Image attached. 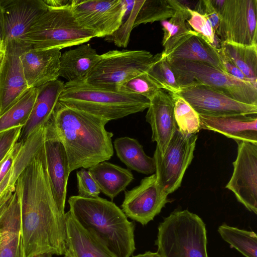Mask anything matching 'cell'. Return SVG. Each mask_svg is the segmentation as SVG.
<instances>
[{"label":"cell","instance_id":"obj_1","mask_svg":"<svg viewBox=\"0 0 257 257\" xmlns=\"http://www.w3.org/2000/svg\"><path fill=\"white\" fill-rule=\"evenodd\" d=\"M40 151L15 185L21 209L22 257L66 252L65 217L58 210Z\"/></svg>","mask_w":257,"mask_h":257},{"label":"cell","instance_id":"obj_2","mask_svg":"<svg viewBox=\"0 0 257 257\" xmlns=\"http://www.w3.org/2000/svg\"><path fill=\"white\" fill-rule=\"evenodd\" d=\"M50 123L62 142L70 173L109 160L113 155V134L105 128L109 121L58 102Z\"/></svg>","mask_w":257,"mask_h":257},{"label":"cell","instance_id":"obj_3","mask_svg":"<svg viewBox=\"0 0 257 257\" xmlns=\"http://www.w3.org/2000/svg\"><path fill=\"white\" fill-rule=\"evenodd\" d=\"M69 211L85 230L94 234L116 257H130L136 247L135 225L112 201L99 196H72Z\"/></svg>","mask_w":257,"mask_h":257},{"label":"cell","instance_id":"obj_4","mask_svg":"<svg viewBox=\"0 0 257 257\" xmlns=\"http://www.w3.org/2000/svg\"><path fill=\"white\" fill-rule=\"evenodd\" d=\"M58 102L108 121L142 112L150 105L142 95L97 87L85 81L64 83Z\"/></svg>","mask_w":257,"mask_h":257},{"label":"cell","instance_id":"obj_5","mask_svg":"<svg viewBox=\"0 0 257 257\" xmlns=\"http://www.w3.org/2000/svg\"><path fill=\"white\" fill-rule=\"evenodd\" d=\"M69 5L48 7L25 35L23 42L28 48L61 49L85 43L95 34L82 27Z\"/></svg>","mask_w":257,"mask_h":257},{"label":"cell","instance_id":"obj_6","mask_svg":"<svg viewBox=\"0 0 257 257\" xmlns=\"http://www.w3.org/2000/svg\"><path fill=\"white\" fill-rule=\"evenodd\" d=\"M155 243L161 257H208L205 225L187 210L175 211L164 219Z\"/></svg>","mask_w":257,"mask_h":257},{"label":"cell","instance_id":"obj_7","mask_svg":"<svg viewBox=\"0 0 257 257\" xmlns=\"http://www.w3.org/2000/svg\"><path fill=\"white\" fill-rule=\"evenodd\" d=\"M170 64L181 89L194 84L205 85L240 102L257 106V86L250 82L202 62L177 61Z\"/></svg>","mask_w":257,"mask_h":257},{"label":"cell","instance_id":"obj_8","mask_svg":"<svg viewBox=\"0 0 257 257\" xmlns=\"http://www.w3.org/2000/svg\"><path fill=\"white\" fill-rule=\"evenodd\" d=\"M154 55L146 50H111L101 55L85 81L99 88L118 91L121 84L147 72Z\"/></svg>","mask_w":257,"mask_h":257},{"label":"cell","instance_id":"obj_9","mask_svg":"<svg viewBox=\"0 0 257 257\" xmlns=\"http://www.w3.org/2000/svg\"><path fill=\"white\" fill-rule=\"evenodd\" d=\"M196 134H184L177 126L163 156L156 147L155 162L157 183L168 195L181 185L186 170L194 157Z\"/></svg>","mask_w":257,"mask_h":257},{"label":"cell","instance_id":"obj_10","mask_svg":"<svg viewBox=\"0 0 257 257\" xmlns=\"http://www.w3.org/2000/svg\"><path fill=\"white\" fill-rule=\"evenodd\" d=\"M219 17L221 43L257 45V0H225Z\"/></svg>","mask_w":257,"mask_h":257},{"label":"cell","instance_id":"obj_11","mask_svg":"<svg viewBox=\"0 0 257 257\" xmlns=\"http://www.w3.org/2000/svg\"><path fill=\"white\" fill-rule=\"evenodd\" d=\"M74 16L96 37H107L121 26L126 9L124 0H73Z\"/></svg>","mask_w":257,"mask_h":257},{"label":"cell","instance_id":"obj_12","mask_svg":"<svg viewBox=\"0 0 257 257\" xmlns=\"http://www.w3.org/2000/svg\"><path fill=\"white\" fill-rule=\"evenodd\" d=\"M237 155L225 188L249 211L257 213V144L236 141Z\"/></svg>","mask_w":257,"mask_h":257},{"label":"cell","instance_id":"obj_13","mask_svg":"<svg viewBox=\"0 0 257 257\" xmlns=\"http://www.w3.org/2000/svg\"><path fill=\"white\" fill-rule=\"evenodd\" d=\"M199 115L221 116L241 114H257V106L243 103L209 86L194 84L183 88L177 94Z\"/></svg>","mask_w":257,"mask_h":257},{"label":"cell","instance_id":"obj_14","mask_svg":"<svg viewBox=\"0 0 257 257\" xmlns=\"http://www.w3.org/2000/svg\"><path fill=\"white\" fill-rule=\"evenodd\" d=\"M159 187L156 175L144 178L139 185L124 191L122 211L127 217L146 225L153 220L170 201Z\"/></svg>","mask_w":257,"mask_h":257},{"label":"cell","instance_id":"obj_15","mask_svg":"<svg viewBox=\"0 0 257 257\" xmlns=\"http://www.w3.org/2000/svg\"><path fill=\"white\" fill-rule=\"evenodd\" d=\"M45 163L54 198L58 210L64 216L68 180L70 173L67 155L62 142L57 137L50 122L40 151Z\"/></svg>","mask_w":257,"mask_h":257},{"label":"cell","instance_id":"obj_16","mask_svg":"<svg viewBox=\"0 0 257 257\" xmlns=\"http://www.w3.org/2000/svg\"><path fill=\"white\" fill-rule=\"evenodd\" d=\"M48 8L44 0L0 1L5 45L15 42L25 46V35Z\"/></svg>","mask_w":257,"mask_h":257},{"label":"cell","instance_id":"obj_17","mask_svg":"<svg viewBox=\"0 0 257 257\" xmlns=\"http://www.w3.org/2000/svg\"><path fill=\"white\" fill-rule=\"evenodd\" d=\"M5 45L4 54L0 62V116L29 88L20 58L22 52L28 48L15 42Z\"/></svg>","mask_w":257,"mask_h":257},{"label":"cell","instance_id":"obj_18","mask_svg":"<svg viewBox=\"0 0 257 257\" xmlns=\"http://www.w3.org/2000/svg\"><path fill=\"white\" fill-rule=\"evenodd\" d=\"M146 120L152 128V141L163 156L177 127L172 93L160 89L150 100Z\"/></svg>","mask_w":257,"mask_h":257},{"label":"cell","instance_id":"obj_19","mask_svg":"<svg viewBox=\"0 0 257 257\" xmlns=\"http://www.w3.org/2000/svg\"><path fill=\"white\" fill-rule=\"evenodd\" d=\"M60 49L28 48L20 56L29 88H38L59 77Z\"/></svg>","mask_w":257,"mask_h":257},{"label":"cell","instance_id":"obj_20","mask_svg":"<svg viewBox=\"0 0 257 257\" xmlns=\"http://www.w3.org/2000/svg\"><path fill=\"white\" fill-rule=\"evenodd\" d=\"M199 115L201 129L219 133L235 141L257 144V114L221 116Z\"/></svg>","mask_w":257,"mask_h":257},{"label":"cell","instance_id":"obj_21","mask_svg":"<svg viewBox=\"0 0 257 257\" xmlns=\"http://www.w3.org/2000/svg\"><path fill=\"white\" fill-rule=\"evenodd\" d=\"M64 86L63 82L57 79L37 88L33 108L27 123L22 128L17 142H24L33 133L49 122Z\"/></svg>","mask_w":257,"mask_h":257},{"label":"cell","instance_id":"obj_22","mask_svg":"<svg viewBox=\"0 0 257 257\" xmlns=\"http://www.w3.org/2000/svg\"><path fill=\"white\" fill-rule=\"evenodd\" d=\"M64 217L66 253L71 257H116L94 234L84 229L69 211Z\"/></svg>","mask_w":257,"mask_h":257},{"label":"cell","instance_id":"obj_23","mask_svg":"<svg viewBox=\"0 0 257 257\" xmlns=\"http://www.w3.org/2000/svg\"><path fill=\"white\" fill-rule=\"evenodd\" d=\"M21 209L18 194L0 218V257H22Z\"/></svg>","mask_w":257,"mask_h":257},{"label":"cell","instance_id":"obj_24","mask_svg":"<svg viewBox=\"0 0 257 257\" xmlns=\"http://www.w3.org/2000/svg\"><path fill=\"white\" fill-rule=\"evenodd\" d=\"M100 58L89 44L65 51L60 58L59 75L67 82L85 81Z\"/></svg>","mask_w":257,"mask_h":257},{"label":"cell","instance_id":"obj_25","mask_svg":"<svg viewBox=\"0 0 257 257\" xmlns=\"http://www.w3.org/2000/svg\"><path fill=\"white\" fill-rule=\"evenodd\" d=\"M90 175L100 190L113 199L133 181L134 177L128 169L107 161L100 162L89 168Z\"/></svg>","mask_w":257,"mask_h":257},{"label":"cell","instance_id":"obj_26","mask_svg":"<svg viewBox=\"0 0 257 257\" xmlns=\"http://www.w3.org/2000/svg\"><path fill=\"white\" fill-rule=\"evenodd\" d=\"M166 57L169 63L177 61L202 62L224 72L217 48L207 43L197 34L188 38Z\"/></svg>","mask_w":257,"mask_h":257},{"label":"cell","instance_id":"obj_27","mask_svg":"<svg viewBox=\"0 0 257 257\" xmlns=\"http://www.w3.org/2000/svg\"><path fill=\"white\" fill-rule=\"evenodd\" d=\"M180 3L178 0H135L128 18L133 29L142 24L162 22L174 15Z\"/></svg>","mask_w":257,"mask_h":257},{"label":"cell","instance_id":"obj_28","mask_svg":"<svg viewBox=\"0 0 257 257\" xmlns=\"http://www.w3.org/2000/svg\"><path fill=\"white\" fill-rule=\"evenodd\" d=\"M117 156L128 170L146 174L156 171L153 158L147 155L143 146L135 139L128 137L118 138L113 142Z\"/></svg>","mask_w":257,"mask_h":257},{"label":"cell","instance_id":"obj_29","mask_svg":"<svg viewBox=\"0 0 257 257\" xmlns=\"http://www.w3.org/2000/svg\"><path fill=\"white\" fill-rule=\"evenodd\" d=\"M188 7L181 2L174 15L169 21H162L163 37L162 54L167 56L188 38L197 33L188 24Z\"/></svg>","mask_w":257,"mask_h":257},{"label":"cell","instance_id":"obj_30","mask_svg":"<svg viewBox=\"0 0 257 257\" xmlns=\"http://www.w3.org/2000/svg\"><path fill=\"white\" fill-rule=\"evenodd\" d=\"M47 124L34 133L23 143L11 169L10 181L6 189L15 191L16 182L21 173L41 149L46 138Z\"/></svg>","mask_w":257,"mask_h":257},{"label":"cell","instance_id":"obj_31","mask_svg":"<svg viewBox=\"0 0 257 257\" xmlns=\"http://www.w3.org/2000/svg\"><path fill=\"white\" fill-rule=\"evenodd\" d=\"M220 47L230 61L257 86V45L222 43Z\"/></svg>","mask_w":257,"mask_h":257},{"label":"cell","instance_id":"obj_32","mask_svg":"<svg viewBox=\"0 0 257 257\" xmlns=\"http://www.w3.org/2000/svg\"><path fill=\"white\" fill-rule=\"evenodd\" d=\"M37 93V88H29L14 105L0 116V133L26 124Z\"/></svg>","mask_w":257,"mask_h":257},{"label":"cell","instance_id":"obj_33","mask_svg":"<svg viewBox=\"0 0 257 257\" xmlns=\"http://www.w3.org/2000/svg\"><path fill=\"white\" fill-rule=\"evenodd\" d=\"M218 232L223 240L245 257H257V235L253 231L223 224Z\"/></svg>","mask_w":257,"mask_h":257},{"label":"cell","instance_id":"obj_34","mask_svg":"<svg viewBox=\"0 0 257 257\" xmlns=\"http://www.w3.org/2000/svg\"><path fill=\"white\" fill-rule=\"evenodd\" d=\"M147 72L161 89L173 94L181 90L170 63L162 53L154 55V61Z\"/></svg>","mask_w":257,"mask_h":257},{"label":"cell","instance_id":"obj_35","mask_svg":"<svg viewBox=\"0 0 257 257\" xmlns=\"http://www.w3.org/2000/svg\"><path fill=\"white\" fill-rule=\"evenodd\" d=\"M174 112L176 125L184 134H196L200 130L199 114L180 96L172 93Z\"/></svg>","mask_w":257,"mask_h":257},{"label":"cell","instance_id":"obj_36","mask_svg":"<svg viewBox=\"0 0 257 257\" xmlns=\"http://www.w3.org/2000/svg\"><path fill=\"white\" fill-rule=\"evenodd\" d=\"M161 89L147 72L141 73L120 85L118 91L142 95L150 100Z\"/></svg>","mask_w":257,"mask_h":257},{"label":"cell","instance_id":"obj_37","mask_svg":"<svg viewBox=\"0 0 257 257\" xmlns=\"http://www.w3.org/2000/svg\"><path fill=\"white\" fill-rule=\"evenodd\" d=\"M189 17L186 21L193 30L205 41L216 47V35L210 22L201 14L188 7Z\"/></svg>","mask_w":257,"mask_h":257},{"label":"cell","instance_id":"obj_38","mask_svg":"<svg viewBox=\"0 0 257 257\" xmlns=\"http://www.w3.org/2000/svg\"><path fill=\"white\" fill-rule=\"evenodd\" d=\"M78 196L94 198L99 196L100 190L90 175L88 171L84 168L76 172Z\"/></svg>","mask_w":257,"mask_h":257},{"label":"cell","instance_id":"obj_39","mask_svg":"<svg viewBox=\"0 0 257 257\" xmlns=\"http://www.w3.org/2000/svg\"><path fill=\"white\" fill-rule=\"evenodd\" d=\"M22 128L19 126L0 133V162L8 156L18 142Z\"/></svg>","mask_w":257,"mask_h":257},{"label":"cell","instance_id":"obj_40","mask_svg":"<svg viewBox=\"0 0 257 257\" xmlns=\"http://www.w3.org/2000/svg\"><path fill=\"white\" fill-rule=\"evenodd\" d=\"M194 10L204 15L210 22L215 32L220 22V17L213 8L211 0H201L198 2Z\"/></svg>","mask_w":257,"mask_h":257},{"label":"cell","instance_id":"obj_41","mask_svg":"<svg viewBox=\"0 0 257 257\" xmlns=\"http://www.w3.org/2000/svg\"><path fill=\"white\" fill-rule=\"evenodd\" d=\"M217 51L220 62L225 72L241 80L251 82L242 71L226 56L220 47L217 48Z\"/></svg>","mask_w":257,"mask_h":257},{"label":"cell","instance_id":"obj_42","mask_svg":"<svg viewBox=\"0 0 257 257\" xmlns=\"http://www.w3.org/2000/svg\"><path fill=\"white\" fill-rule=\"evenodd\" d=\"M14 191L6 189L0 195V218L8 206Z\"/></svg>","mask_w":257,"mask_h":257},{"label":"cell","instance_id":"obj_43","mask_svg":"<svg viewBox=\"0 0 257 257\" xmlns=\"http://www.w3.org/2000/svg\"><path fill=\"white\" fill-rule=\"evenodd\" d=\"M72 0H44L48 7H61L71 3Z\"/></svg>","mask_w":257,"mask_h":257},{"label":"cell","instance_id":"obj_44","mask_svg":"<svg viewBox=\"0 0 257 257\" xmlns=\"http://www.w3.org/2000/svg\"><path fill=\"white\" fill-rule=\"evenodd\" d=\"M212 5L217 13L220 15L225 2V0H211Z\"/></svg>","mask_w":257,"mask_h":257},{"label":"cell","instance_id":"obj_45","mask_svg":"<svg viewBox=\"0 0 257 257\" xmlns=\"http://www.w3.org/2000/svg\"><path fill=\"white\" fill-rule=\"evenodd\" d=\"M133 257H161L158 253L151 251H147L143 254L133 256Z\"/></svg>","mask_w":257,"mask_h":257},{"label":"cell","instance_id":"obj_46","mask_svg":"<svg viewBox=\"0 0 257 257\" xmlns=\"http://www.w3.org/2000/svg\"><path fill=\"white\" fill-rule=\"evenodd\" d=\"M0 41L4 42V31L3 21L1 11L0 10ZM5 44V43H4Z\"/></svg>","mask_w":257,"mask_h":257},{"label":"cell","instance_id":"obj_47","mask_svg":"<svg viewBox=\"0 0 257 257\" xmlns=\"http://www.w3.org/2000/svg\"><path fill=\"white\" fill-rule=\"evenodd\" d=\"M5 50L4 42L0 41V62L3 57Z\"/></svg>","mask_w":257,"mask_h":257},{"label":"cell","instance_id":"obj_48","mask_svg":"<svg viewBox=\"0 0 257 257\" xmlns=\"http://www.w3.org/2000/svg\"><path fill=\"white\" fill-rule=\"evenodd\" d=\"M52 254L46 253L39 254V255H36L33 257H52Z\"/></svg>","mask_w":257,"mask_h":257},{"label":"cell","instance_id":"obj_49","mask_svg":"<svg viewBox=\"0 0 257 257\" xmlns=\"http://www.w3.org/2000/svg\"><path fill=\"white\" fill-rule=\"evenodd\" d=\"M6 157L5 159H3V160L0 162V168H1V166H2V164H3V163H4V161H5V159L6 158Z\"/></svg>","mask_w":257,"mask_h":257},{"label":"cell","instance_id":"obj_50","mask_svg":"<svg viewBox=\"0 0 257 257\" xmlns=\"http://www.w3.org/2000/svg\"><path fill=\"white\" fill-rule=\"evenodd\" d=\"M64 257H71L68 254L65 253Z\"/></svg>","mask_w":257,"mask_h":257}]
</instances>
